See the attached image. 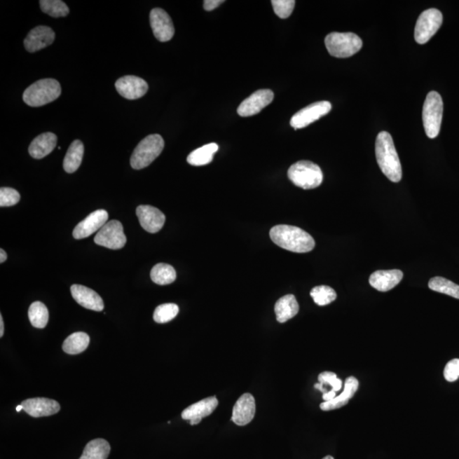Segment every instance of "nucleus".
I'll list each match as a JSON object with an SVG mask.
<instances>
[{"instance_id": "nucleus-1", "label": "nucleus", "mask_w": 459, "mask_h": 459, "mask_svg": "<svg viewBox=\"0 0 459 459\" xmlns=\"http://www.w3.org/2000/svg\"><path fill=\"white\" fill-rule=\"evenodd\" d=\"M270 237L275 245L294 253L310 252L316 245L309 233L293 226H275L270 230Z\"/></svg>"}, {"instance_id": "nucleus-2", "label": "nucleus", "mask_w": 459, "mask_h": 459, "mask_svg": "<svg viewBox=\"0 0 459 459\" xmlns=\"http://www.w3.org/2000/svg\"><path fill=\"white\" fill-rule=\"evenodd\" d=\"M375 154L378 165L385 177L392 182L401 181L402 170L400 158L395 147L393 139L388 132L382 131L378 135L375 143Z\"/></svg>"}, {"instance_id": "nucleus-3", "label": "nucleus", "mask_w": 459, "mask_h": 459, "mask_svg": "<svg viewBox=\"0 0 459 459\" xmlns=\"http://www.w3.org/2000/svg\"><path fill=\"white\" fill-rule=\"evenodd\" d=\"M61 93L62 88L57 81L53 78L41 79L24 91L23 101L30 107H42L55 101Z\"/></svg>"}, {"instance_id": "nucleus-4", "label": "nucleus", "mask_w": 459, "mask_h": 459, "mask_svg": "<svg viewBox=\"0 0 459 459\" xmlns=\"http://www.w3.org/2000/svg\"><path fill=\"white\" fill-rule=\"evenodd\" d=\"M287 177L295 186L302 189H317L323 181L321 167L310 161H299L289 167Z\"/></svg>"}, {"instance_id": "nucleus-5", "label": "nucleus", "mask_w": 459, "mask_h": 459, "mask_svg": "<svg viewBox=\"0 0 459 459\" xmlns=\"http://www.w3.org/2000/svg\"><path fill=\"white\" fill-rule=\"evenodd\" d=\"M165 141L160 135H150L143 139L135 147L130 158L131 167L135 170H142L149 166L161 154Z\"/></svg>"}, {"instance_id": "nucleus-6", "label": "nucleus", "mask_w": 459, "mask_h": 459, "mask_svg": "<svg viewBox=\"0 0 459 459\" xmlns=\"http://www.w3.org/2000/svg\"><path fill=\"white\" fill-rule=\"evenodd\" d=\"M443 115V102L441 95L431 91L427 95L423 107V123L425 134L430 139H434L440 133Z\"/></svg>"}, {"instance_id": "nucleus-7", "label": "nucleus", "mask_w": 459, "mask_h": 459, "mask_svg": "<svg viewBox=\"0 0 459 459\" xmlns=\"http://www.w3.org/2000/svg\"><path fill=\"white\" fill-rule=\"evenodd\" d=\"M325 45L332 57L347 58L360 51L362 41L353 33H331L325 39Z\"/></svg>"}, {"instance_id": "nucleus-8", "label": "nucleus", "mask_w": 459, "mask_h": 459, "mask_svg": "<svg viewBox=\"0 0 459 459\" xmlns=\"http://www.w3.org/2000/svg\"><path fill=\"white\" fill-rule=\"evenodd\" d=\"M442 22L443 15L440 11L429 9L423 12L415 27V41L419 45H425L440 29Z\"/></svg>"}, {"instance_id": "nucleus-9", "label": "nucleus", "mask_w": 459, "mask_h": 459, "mask_svg": "<svg viewBox=\"0 0 459 459\" xmlns=\"http://www.w3.org/2000/svg\"><path fill=\"white\" fill-rule=\"evenodd\" d=\"M99 246L110 249H121L125 246L127 238L123 227L118 221H111L100 230L94 238Z\"/></svg>"}, {"instance_id": "nucleus-10", "label": "nucleus", "mask_w": 459, "mask_h": 459, "mask_svg": "<svg viewBox=\"0 0 459 459\" xmlns=\"http://www.w3.org/2000/svg\"><path fill=\"white\" fill-rule=\"evenodd\" d=\"M332 109L329 102L323 101L315 102L295 114L290 121V125L294 130L303 129L319 121Z\"/></svg>"}, {"instance_id": "nucleus-11", "label": "nucleus", "mask_w": 459, "mask_h": 459, "mask_svg": "<svg viewBox=\"0 0 459 459\" xmlns=\"http://www.w3.org/2000/svg\"><path fill=\"white\" fill-rule=\"evenodd\" d=\"M274 93L270 90H259L243 101L238 107V114L241 117L256 115L273 102Z\"/></svg>"}, {"instance_id": "nucleus-12", "label": "nucleus", "mask_w": 459, "mask_h": 459, "mask_svg": "<svg viewBox=\"0 0 459 459\" xmlns=\"http://www.w3.org/2000/svg\"><path fill=\"white\" fill-rule=\"evenodd\" d=\"M150 23L156 39L160 42L170 41L174 37V27L169 14L160 8L151 11Z\"/></svg>"}, {"instance_id": "nucleus-13", "label": "nucleus", "mask_w": 459, "mask_h": 459, "mask_svg": "<svg viewBox=\"0 0 459 459\" xmlns=\"http://www.w3.org/2000/svg\"><path fill=\"white\" fill-rule=\"evenodd\" d=\"M115 87L118 94L128 100L142 98L149 90L147 83L137 76H125L118 79Z\"/></svg>"}, {"instance_id": "nucleus-14", "label": "nucleus", "mask_w": 459, "mask_h": 459, "mask_svg": "<svg viewBox=\"0 0 459 459\" xmlns=\"http://www.w3.org/2000/svg\"><path fill=\"white\" fill-rule=\"evenodd\" d=\"M107 219H109V213L106 210L95 211L75 227L74 238L75 239L89 238L95 231L101 230L107 224Z\"/></svg>"}, {"instance_id": "nucleus-15", "label": "nucleus", "mask_w": 459, "mask_h": 459, "mask_svg": "<svg viewBox=\"0 0 459 459\" xmlns=\"http://www.w3.org/2000/svg\"><path fill=\"white\" fill-rule=\"evenodd\" d=\"M137 215L142 228L150 233H157L165 223V215L157 207L141 205L137 209Z\"/></svg>"}, {"instance_id": "nucleus-16", "label": "nucleus", "mask_w": 459, "mask_h": 459, "mask_svg": "<svg viewBox=\"0 0 459 459\" xmlns=\"http://www.w3.org/2000/svg\"><path fill=\"white\" fill-rule=\"evenodd\" d=\"M219 402L215 397H207L189 406L183 411L184 420L189 421L191 425H198L203 418L210 416L217 409Z\"/></svg>"}, {"instance_id": "nucleus-17", "label": "nucleus", "mask_w": 459, "mask_h": 459, "mask_svg": "<svg viewBox=\"0 0 459 459\" xmlns=\"http://www.w3.org/2000/svg\"><path fill=\"white\" fill-rule=\"evenodd\" d=\"M23 410L31 417L41 418L51 416L61 409L57 401L48 398H32L23 401L21 404Z\"/></svg>"}, {"instance_id": "nucleus-18", "label": "nucleus", "mask_w": 459, "mask_h": 459, "mask_svg": "<svg viewBox=\"0 0 459 459\" xmlns=\"http://www.w3.org/2000/svg\"><path fill=\"white\" fill-rule=\"evenodd\" d=\"M55 38L54 31L49 27L39 26L29 32L25 41L24 46L30 53L45 49L53 43Z\"/></svg>"}, {"instance_id": "nucleus-19", "label": "nucleus", "mask_w": 459, "mask_h": 459, "mask_svg": "<svg viewBox=\"0 0 459 459\" xmlns=\"http://www.w3.org/2000/svg\"><path fill=\"white\" fill-rule=\"evenodd\" d=\"M255 411L254 397L249 393L243 394L234 405L231 420L239 426L247 425L253 420Z\"/></svg>"}, {"instance_id": "nucleus-20", "label": "nucleus", "mask_w": 459, "mask_h": 459, "mask_svg": "<svg viewBox=\"0 0 459 459\" xmlns=\"http://www.w3.org/2000/svg\"><path fill=\"white\" fill-rule=\"evenodd\" d=\"M71 294L78 305L88 310L102 311L104 302L100 295L85 286L74 285L71 287Z\"/></svg>"}, {"instance_id": "nucleus-21", "label": "nucleus", "mask_w": 459, "mask_h": 459, "mask_svg": "<svg viewBox=\"0 0 459 459\" xmlns=\"http://www.w3.org/2000/svg\"><path fill=\"white\" fill-rule=\"evenodd\" d=\"M402 278L403 273L400 270H377L370 275L369 283L374 289L387 292L397 286Z\"/></svg>"}, {"instance_id": "nucleus-22", "label": "nucleus", "mask_w": 459, "mask_h": 459, "mask_svg": "<svg viewBox=\"0 0 459 459\" xmlns=\"http://www.w3.org/2000/svg\"><path fill=\"white\" fill-rule=\"evenodd\" d=\"M359 387L357 378L351 376L346 378L344 391L333 400L322 402L320 408L322 411H332L342 408L348 404L351 398L355 396Z\"/></svg>"}, {"instance_id": "nucleus-23", "label": "nucleus", "mask_w": 459, "mask_h": 459, "mask_svg": "<svg viewBox=\"0 0 459 459\" xmlns=\"http://www.w3.org/2000/svg\"><path fill=\"white\" fill-rule=\"evenodd\" d=\"M57 144V137L47 132L36 137L29 146V154L35 159H41L51 153Z\"/></svg>"}, {"instance_id": "nucleus-24", "label": "nucleus", "mask_w": 459, "mask_h": 459, "mask_svg": "<svg viewBox=\"0 0 459 459\" xmlns=\"http://www.w3.org/2000/svg\"><path fill=\"white\" fill-rule=\"evenodd\" d=\"M299 306L293 294H287L279 299L275 305V313L279 322H286L299 313Z\"/></svg>"}, {"instance_id": "nucleus-25", "label": "nucleus", "mask_w": 459, "mask_h": 459, "mask_svg": "<svg viewBox=\"0 0 459 459\" xmlns=\"http://www.w3.org/2000/svg\"><path fill=\"white\" fill-rule=\"evenodd\" d=\"M85 147L79 139H76L71 144L63 161V169L67 173L73 174L81 167L83 160Z\"/></svg>"}, {"instance_id": "nucleus-26", "label": "nucleus", "mask_w": 459, "mask_h": 459, "mask_svg": "<svg viewBox=\"0 0 459 459\" xmlns=\"http://www.w3.org/2000/svg\"><path fill=\"white\" fill-rule=\"evenodd\" d=\"M219 146L217 143H210L196 149L187 157V163L193 166H203L212 162L214 156L217 153Z\"/></svg>"}, {"instance_id": "nucleus-27", "label": "nucleus", "mask_w": 459, "mask_h": 459, "mask_svg": "<svg viewBox=\"0 0 459 459\" xmlns=\"http://www.w3.org/2000/svg\"><path fill=\"white\" fill-rule=\"evenodd\" d=\"M111 446L104 439H95L85 446L82 456L79 459H107Z\"/></svg>"}, {"instance_id": "nucleus-28", "label": "nucleus", "mask_w": 459, "mask_h": 459, "mask_svg": "<svg viewBox=\"0 0 459 459\" xmlns=\"http://www.w3.org/2000/svg\"><path fill=\"white\" fill-rule=\"evenodd\" d=\"M90 344V336L85 333L71 334L63 343L62 349L69 355H78L85 351Z\"/></svg>"}, {"instance_id": "nucleus-29", "label": "nucleus", "mask_w": 459, "mask_h": 459, "mask_svg": "<svg viewBox=\"0 0 459 459\" xmlns=\"http://www.w3.org/2000/svg\"><path fill=\"white\" fill-rule=\"evenodd\" d=\"M151 278L156 285H169L177 279V271L172 266L159 263L151 269Z\"/></svg>"}, {"instance_id": "nucleus-30", "label": "nucleus", "mask_w": 459, "mask_h": 459, "mask_svg": "<svg viewBox=\"0 0 459 459\" xmlns=\"http://www.w3.org/2000/svg\"><path fill=\"white\" fill-rule=\"evenodd\" d=\"M29 317L31 324L37 329H45L49 322V311L42 302H34L29 307Z\"/></svg>"}, {"instance_id": "nucleus-31", "label": "nucleus", "mask_w": 459, "mask_h": 459, "mask_svg": "<svg viewBox=\"0 0 459 459\" xmlns=\"http://www.w3.org/2000/svg\"><path fill=\"white\" fill-rule=\"evenodd\" d=\"M429 287L434 292L449 295V296L459 299V285L444 278L436 277L431 278Z\"/></svg>"}, {"instance_id": "nucleus-32", "label": "nucleus", "mask_w": 459, "mask_h": 459, "mask_svg": "<svg viewBox=\"0 0 459 459\" xmlns=\"http://www.w3.org/2000/svg\"><path fill=\"white\" fill-rule=\"evenodd\" d=\"M318 384L314 385L315 389L320 390L322 394L329 392V387L330 391L338 392L342 389L343 382L341 378H338L336 374L333 372H323L319 374Z\"/></svg>"}, {"instance_id": "nucleus-33", "label": "nucleus", "mask_w": 459, "mask_h": 459, "mask_svg": "<svg viewBox=\"0 0 459 459\" xmlns=\"http://www.w3.org/2000/svg\"><path fill=\"white\" fill-rule=\"evenodd\" d=\"M41 11L52 18H64L69 14V8L61 0H41Z\"/></svg>"}, {"instance_id": "nucleus-34", "label": "nucleus", "mask_w": 459, "mask_h": 459, "mask_svg": "<svg viewBox=\"0 0 459 459\" xmlns=\"http://www.w3.org/2000/svg\"><path fill=\"white\" fill-rule=\"evenodd\" d=\"M310 296L317 305L324 306L331 304L337 298V294L329 286L322 285L315 287L310 291Z\"/></svg>"}, {"instance_id": "nucleus-35", "label": "nucleus", "mask_w": 459, "mask_h": 459, "mask_svg": "<svg viewBox=\"0 0 459 459\" xmlns=\"http://www.w3.org/2000/svg\"><path fill=\"white\" fill-rule=\"evenodd\" d=\"M179 313V307L175 304H163L156 308L153 319L158 323H166L172 321Z\"/></svg>"}, {"instance_id": "nucleus-36", "label": "nucleus", "mask_w": 459, "mask_h": 459, "mask_svg": "<svg viewBox=\"0 0 459 459\" xmlns=\"http://www.w3.org/2000/svg\"><path fill=\"white\" fill-rule=\"evenodd\" d=\"M275 14L281 19L289 18L295 6L294 0H273L271 1Z\"/></svg>"}, {"instance_id": "nucleus-37", "label": "nucleus", "mask_w": 459, "mask_h": 459, "mask_svg": "<svg viewBox=\"0 0 459 459\" xmlns=\"http://www.w3.org/2000/svg\"><path fill=\"white\" fill-rule=\"evenodd\" d=\"M21 199L18 191L10 187H2L0 189V206L11 207L18 205Z\"/></svg>"}, {"instance_id": "nucleus-38", "label": "nucleus", "mask_w": 459, "mask_h": 459, "mask_svg": "<svg viewBox=\"0 0 459 459\" xmlns=\"http://www.w3.org/2000/svg\"><path fill=\"white\" fill-rule=\"evenodd\" d=\"M444 377L446 381L448 382H454L458 381L459 378V359H453L448 364L446 365L444 369Z\"/></svg>"}, {"instance_id": "nucleus-39", "label": "nucleus", "mask_w": 459, "mask_h": 459, "mask_svg": "<svg viewBox=\"0 0 459 459\" xmlns=\"http://www.w3.org/2000/svg\"><path fill=\"white\" fill-rule=\"evenodd\" d=\"M224 2V0H205V1H203V8L207 11H211L217 9Z\"/></svg>"}, {"instance_id": "nucleus-40", "label": "nucleus", "mask_w": 459, "mask_h": 459, "mask_svg": "<svg viewBox=\"0 0 459 459\" xmlns=\"http://www.w3.org/2000/svg\"><path fill=\"white\" fill-rule=\"evenodd\" d=\"M4 333H5V326H4L2 315H0V337L4 336Z\"/></svg>"}, {"instance_id": "nucleus-41", "label": "nucleus", "mask_w": 459, "mask_h": 459, "mask_svg": "<svg viewBox=\"0 0 459 459\" xmlns=\"http://www.w3.org/2000/svg\"><path fill=\"white\" fill-rule=\"evenodd\" d=\"M7 259V254L5 250L2 249L0 250V263H4L6 261Z\"/></svg>"}, {"instance_id": "nucleus-42", "label": "nucleus", "mask_w": 459, "mask_h": 459, "mask_svg": "<svg viewBox=\"0 0 459 459\" xmlns=\"http://www.w3.org/2000/svg\"><path fill=\"white\" fill-rule=\"evenodd\" d=\"M23 409V406L22 405L18 406H17V411L18 412H21V411Z\"/></svg>"}, {"instance_id": "nucleus-43", "label": "nucleus", "mask_w": 459, "mask_h": 459, "mask_svg": "<svg viewBox=\"0 0 459 459\" xmlns=\"http://www.w3.org/2000/svg\"><path fill=\"white\" fill-rule=\"evenodd\" d=\"M322 459H334L332 456H326L325 458H323Z\"/></svg>"}]
</instances>
